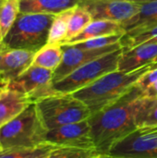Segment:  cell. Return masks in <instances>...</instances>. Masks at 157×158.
I'll return each instance as SVG.
<instances>
[{
  "label": "cell",
  "mask_w": 157,
  "mask_h": 158,
  "mask_svg": "<svg viewBox=\"0 0 157 158\" xmlns=\"http://www.w3.org/2000/svg\"><path fill=\"white\" fill-rule=\"evenodd\" d=\"M56 15L20 12L3 40L1 46L39 51L47 44L50 27Z\"/></svg>",
  "instance_id": "3"
},
{
  "label": "cell",
  "mask_w": 157,
  "mask_h": 158,
  "mask_svg": "<svg viewBox=\"0 0 157 158\" xmlns=\"http://www.w3.org/2000/svg\"><path fill=\"white\" fill-rule=\"evenodd\" d=\"M46 143L57 146L77 148H95L89 120L70 123L47 131Z\"/></svg>",
  "instance_id": "11"
},
{
  "label": "cell",
  "mask_w": 157,
  "mask_h": 158,
  "mask_svg": "<svg viewBox=\"0 0 157 158\" xmlns=\"http://www.w3.org/2000/svg\"><path fill=\"white\" fill-rule=\"evenodd\" d=\"M63 47V59L57 69L54 71L53 74V83L56 82L71 72H73L78 68L83 66L84 64L98 58L108 53L122 49L121 43H118L104 48L99 49H81L75 45L64 44Z\"/></svg>",
  "instance_id": "10"
},
{
  "label": "cell",
  "mask_w": 157,
  "mask_h": 158,
  "mask_svg": "<svg viewBox=\"0 0 157 158\" xmlns=\"http://www.w3.org/2000/svg\"><path fill=\"white\" fill-rule=\"evenodd\" d=\"M0 86H2V85H1V84H0ZM2 87H4V86H2Z\"/></svg>",
  "instance_id": "31"
},
{
  "label": "cell",
  "mask_w": 157,
  "mask_h": 158,
  "mask_svg": "<svg viewBox=\"0 0 157 158\" xmlns=\"http://www.w3.org/2000/svg\"><path fill=\"white\" fill-rule=\"evenodd\" d=\"M156 67H157V62H155V64H153V65H152V68H156Z\"/></svg>",
  "instance_id": "29"
},
{
  "label": "cell",
  "mask_w": 157,
  "mask_h": 158,
  "mask_svg": "<svg viewBox=\"0 0 157 158\" xmlns=\"http://www.w3.org/2000/svg\"><path fill=\"white\" fill-rule=\"evenodd\" d=\"M74 8L75 6L67 9L55 16L52 25L50 27L47 44H61V45L63 44V43L67 38L68 23L73 14Z\"/></svg>",
  "instance_id": "20"
},
{
  "label": "cell",
  "mask_w": 157,
  "mask_h": 158,
  "mask_svg": "<svg viewBox=\"0 0 157 158\" xmlns=\"http://www.w3.org/2000/svg\"><path fill=\"white\" fill-rule=\"evenodd\" d=\"M137 128L157 127V98H143L136 116Z\"/></svg>",
  "instance_id": "22"
},
{
  "label": "cell",
  "mask_w": 157,
  "mask_h": 158,
  "mask_svg": "<svg viewBox=\"0 0 157 158\" xmlns=\"http://www.w3.org/2000/svg\"><path fill=\"white\" fill-rule=\"evenodd\" d=\"M120 32H125V31L122 29L121 24L118 22L107 19H93L79 35H77L65 44L72 45L93 38Z\"/></svg>",
  "instance_id": "17"
},
{
  "label": "cell",
  "mask_w": 157,
  "mask_h": 158,
  "mask_svg": "<svg viewBox=\"0 0 157 158\" xmlns=\"http://www.w3.org/2000/svg\"><path fill=\"white\" fill-rule=\"evenodd\" d=\"M53 74L52 70L31 65L6 87L21 93L29 96L32 102H36L56 94L53 90Z\"/></svg>",
  "instance_id": "8"
},
{
  "label": "cell",
  "mask_w": 157,
  "mask_h": 158,
  "mask_svg": "<svg viewBox=\"0 0 157 158\" xmlns=\"http://www.w3.org/2000/svg\"><path fill=\"white\" fill-rule=\"evenodd\" d=\"M157 81V67L156 68H151L146 73H144L137 81L136 85H138L141 89L143 91L149 87L152 83Z\"/></svg>",
  "instance_id": "25"
},
{
  "label": "cell",
  "mask_w": 157,
  "mask_h": 158,
  "mask_svg": "<svg viewBox=\"0 0 157 158\" xmlns=\"http://www.w3.org/2000/svg\"><path fill=\"white\" fill-rule=\"evenodd\" d=\"M157 62V44L144 43L124 50L118 60V70L131 72Z\"/></svg>",
  "instance_id": "13"
},
{
  "label": "cell",
  "mask_w": 157,
  "mask_h": 158,
  "mask_svg": "<svg viewBox=\"0 0 157 158\" xmlns=\"http://www.w3.org/2000/svg\"><path fill=\"white\" fill-rule=\"evenodd\" d=\"M124 35H125V32L109 34V35L93 38V39H90L81 43H78L76 44H72V45H75L81 49H99V48H104V47L119 43Z\"/></svg>",
  "instance_id": "24"
},
{
  "label": "cell",
  "mask_w": 157,
  "mask_h": 158,
  "mask_svg": "<svg viewBox=\"0 0 157 158\" xmlns=\"http://www.w3.org/2000/svg\"><path fill=\"white\" fill-rule=\"evenodd\" d=\"M139 3V12L121 24L127 35L135 34L145 29L157 26V0Z\"/></svg>",
  "instance_id": "15"
},
{
  "label": "cell",
  "mask_w": 157,
  "mask_h": 158,
  "mask_svg": "<svg viewBox=\"0 0 157 158\" xmlns=\"http://www.w3.org/2000/svg\"><path fill=\"white\" fill-rule=\"evenodd\" d=\"M47 130L38 113L35 103L0 128V149L32 147L46 143Z\"/></svg>",
  "instance_id": "4"
},
{
  "label": "cell",
  "mask_w": 157,
  "mask_h": 158,
  "mask_svg": "<svg viewBox=\"0 0 157 158\" xmlns=\"http://www.w3.org/2000/svg\"><path fill=\"white\" fill-rule=\"evenodd\" d=\"M106 156L118 158H157V127L137 128L117 142Z\"/></svg>",
  "instance_id": "7"
},
{
  "label": "cell",
  "mask_w": 157,
  "mask_h": 158,
  "mask_svg": "<svg viewBox=\"0 0 157 158\" xmlns=\"http://www.w3.org/2000/svg\"><path fill=\"white\" fill-rule=\"evenodd\" d=\"M93 20L92 14L82 6L77 5L74 8L73 14L69 19L68 34L63 44L79 35L92 21ZM62 44V45H63Z\"/></svg>",
  "instance_id": "21"
},
{
  "label": "cell",
  "mask_w": 157,
  "mask_h": 158,
  "mask_svg": "<svg viewBox=\"0 0 157 158\" xmlns=\"http://www.w3.org/2000/svg\"><path fill=\"white\" fill-rule=\"evenodd\" d=\"M32 100L17 91L4 87L0 92V128L23 112Z\"/></svg>",
  "instance_id": "14"
},
{
  "label": "cell",
  "mask_w": 157,
  "mask_h": 158,
  "mask_svg": "<svg viewBox=\"0 0 157 158\" xmlns=\"http://www.w3.org/2000/svg\"><path fill=\"white\" fill-rule=\"evenodd\" d=\"M143 98V90L135 84L118 100L91 115L94 147L101 155L106 156L117 142L137 129L136 116Z\"/></svg>",
  "instance_id": "1"
},
{
  "label": "cell",
  "mask_w": 157,
  "mask_h": 158,
  "mask_svg": "<svg viewBox=\"0 0 157 158\" xmlns=\"http://www.w3.org/2000/svg\"><path fill=\"white\" fill-rule=\"evenodd\" d=\"M122 49L108 53L78 68L64 79L53 83V90L56 94H73L104 75L118 70V60Z\"/></svg>",
  "instance_id": "6"
},
{
  "label": "cell",
  "mask_w": 157,
  "mask_h": 158,
  "mask_svg": "<svg viewBox=\"0 0 157 158\" xmlns=\"http://www.w3.org/2000/svg\"><path fill=\"white\" fill-rule=\"evenodd\" d=\"M0 150H1V149H0Z\"/></svg>",
  "instance_id": "32"
},
{
  "label": "cell",
  "mask_w": 157,
  "mask_h": 158,
  "mask_svg": "<svg viewBox=\"0 0 157 158\" xmlns=\"http://www.w3.org/2000/svg\"><path fill=\"white\" fill-rule=\"evenodd\" d=\"M100 158H118V157H114V156H101Z\"/></svg>",
  "instance_id": "27"
},
{
  "label": "cell",
  "mask_w": 157,
  "mask_h": 158,
  "mask_svg": "<svg viewBox=\"0 0 157 158\" xmlns=\"http://www.w3.org/2000/svg\"><path fill=\"white\" fill-rule=\"evenodd\" d=\"M144 96L149 98H157V81L152 83L143 91Z\"/></svg>",
  "instance_id": "26"
},
{
  "label": "cell",
  "mask_w": 157,
  "mask_h": 158,
  "mask_svg": "<svg viewBox=\"0 0 157 158\" xmlns=\"http://www.w3.org/2000/svg\"><path fill=\"white\" fill-rule=\"evenodd\" d=\"M63 47L61 44H46L35 53L31 65L41 67L54 72L63 59Z\"/></svg>",
  "instance_id": "18"
},
{
  "label": "cell",
  "mask_w": 157,
  "mask_h": 158,
  "mask_svg": "<svg viewBox=\"0 0 157 158\" xmlns=\"http://www.w3.org/2000/svg\"><path fill=\"white\" fill-rule=\"evenodd\" d=\"M4 87H5V86H4ZM4 87H2V86H0V92H1V91H2V89H3V88H4Z\"/></svg>",
  "instance_id": "30"
},
{
  "label": "cell",
  "mask_w": 157,
  "mask_h": 158,
  "mask_svg": "<svg viewBox=\"0 0 157 158\" xmlns=\"http://www.w3.org/2000/svg\"><path fill=\"white\" fill-rule=\"evenodd\" d=\"M80 0H20V12L56 15L79 5Z\"/></svg>",
  "instance_id": "16"
},
{
  "label": "cell",
  "mask_w": 157,
  "mask_h": 158,
  "mask_svg": "<svg viewBox=\"0 0 157 158\" xmlns=\"http://www.w3.org/2000/svg\"><path fill=\"white\" fill-rule=\"evenodd\" d=\"M35 52L0 46V84L6 86L31 66Z\"/></svg>",
  "instance_id": "12"
},
{
  "label": "cell",
  "mask_w": 157,
  "mask_h": 158,
  "mask_svg": "<svg viewBox=\"0 0 157 158\" xmlns=\"http://www.w3.org/2000/svg\"><path fill=\"white\" fill-rule=\"evenodd\" d=\"M151 68L152 65H148L131 72L118 69L109 72L72 94L84 103L92 114H94L118 100Z\"/></svg>",
  "instance_id": "2"
},
{
  "label": "cell",
  "mask_w": 157,
  "mask_h": 158,
  "mask_svg": "<svg viewBox=\"0 0 157 158\" xmlns=\"http://www.w3.org/2000/svg\"><path fill=\"white\" fill-rule=\"evenodd\" d=\"M93 19H107L122 24L140 10V3L130 0H80Z\"/></svg>",
  "instance_id": "9"
},
{
  "label": "cell",
  "mask_w": 157,
  "mask_h": 158,
  "mask_svg": "<svg viewBox=\"0 0 157 158\" xmlns=\"http://www.w3.org/2000/svg\"><path fill=\"white\" fill-rule=\"evenodd\" d=\"M34 103L47 131L89 119L92 115L87 106L72 94H54Z\"/></svg>",
  "instance_id": "5"
},
{
  "label": "cell",
  "mask_w": 157,
  "mask_h": 158,
  "mask_svg": "<svg viewBox=\"0 0 157 158\" xmlns=\"http://www.w3.org/2000/svg\"><path fill=\"white\" fill-rule=\"evenodd\" d=\"M101 154L95 149H85L68 146H57L46 158H100Z\"/></svg>",
  "instance_id": "23"
},
{
  "label": "cell",
  "mask_w": 157,
  "mask_h": 158,
  "mask_svg": "<svg viewBox=\"0 0 157 158\" xmlns=\"http://www.w3.org/2000/svg\"><path fill=\"white\" fill-rule=\"evenodd\" d=\"M130 1H134V2H146V1H153V0H130Z\"/></svg>",
  "instance_id": "28"
},
{
  "label": "cell",
  "mask_w": 157,
  "mask_h": 158,
  "mask_svg": "<svg viewBox=\"0 0 157 158\" xmlns=\"http://www.w3.org/2000/svg\"><path fill=\"white\" fill-rule=\"evenodd\" d=\"M57 145L44 143L32 147H19L0 150V158H46Z\"/></svg>",
  "instance_id": "19"
}]
</instances>
